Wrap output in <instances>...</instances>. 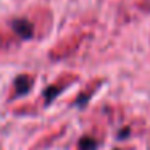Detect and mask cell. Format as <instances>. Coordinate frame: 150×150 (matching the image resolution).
Instances as JSON below:
<instances>
[{
    "instance_id": "cell-1",
    "label": "cell",
    "mask_w": 150,
    "mask_h": 150,
    "mask_svg": "<svg viewBox=\"0 0 150 150\" xmlns=\"http://www.w3.org/2000/svg\"><path fill=\"white\" fill-rule=\"evenodd\" d=\"M11 28L13 31L23 39H29L33 37V24L28 20H23V18H16V20L11 21Z\"/></svg>"
},
{
    "instance_id": "cell-2",
    "label": "cell",
    "mask_w": 150,
    "mask_h": 150,
    "mask_svg": "<svg viewBox=\"0 0 150 150\" xmlns=\"http://www.w3.org/2000/svg\"><path fill=\"white\" fill-rule=\"evenodd\" d=\"M31 86H33V79L29 76H18L15 81V95H23L29 92Z\"/></svg>"
},
{
    "instance_id": "cell-3",
    "label": "cell",
    "mask_w": 150,
    "mask_h": 150,
    "mask_svg": "<svg viewBox=\"0 0 150 150\" xmlns=\"http://www.w3.org/2000/svg\"><path fill=\"white\" fill-rule=\"evenodd\" d=\"M97 149V140L92 137H82L79 140V150H95Z\"/></svg>"
}]
</instances>
